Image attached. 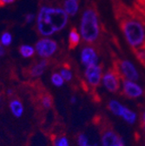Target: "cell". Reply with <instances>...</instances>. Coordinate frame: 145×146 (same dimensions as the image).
I'll list each match as a JSON object with an SVG mask.
<instances>
[{
    "instance_id": "3957f363",
    "label": "cell",
    "mask_w": 145,
    "mask_h": 146,
    "mask_svg": "<svg viewBox=\"0 0 145 146\" xmlns=\"http://www.w3.org/2000/svg\"><path fill=\"white\" fill-rule=\"evenodd\" d=\"M122 30L128 44L133 48H138L145 41V29L136 20H125L122 25Z\"/></svg>"
},
{
    "instance_id": "d6986e66",
    "label": "cell",
    "mask_w": 145,
    "mask_h": 146,
    "mask_svg": "<svg viewBox=\"0 0 145 146\" xmlns=\"http://www.w3.org/2000/svg\"><path fill=\"white\" fill-rule=\"evenodd\" d=\"M50 81H51V84L56 87H62L65 82L63 77L61 76V74L58 72L53 73L50 77Z\"/></svg>"
},
{
    "instance_id": "277c9868",
    "label": "cell",
    "mask_w": 145,
    "mask_h": 146,
    "mask_svg": "<svg viewBox=\"0 0 145 146\" xmlns=\"http://www.w3.org/2000/svg\"><path fill=\"white\" fill-rule=\"evenodd\" d=\"M36 54L41 59H48L55 55L58 51V44L55 39L51 38H46V36H41L35 45Z\"/></svg>"
},
{
    "instance_id": "484cf974",
    "label": "cell",
    "mask_w": 145,
    "mask_h": 146,
    "mask_svg": "<svg viewBox=\"0 0 145 146\" xmlns=\"http://www.w3.org/2000/svg\"><path fill=\"white\" fill-rule=\"evenodd\" d=\"M142 127L143 131H145V111H143L142 116Z\"/></svg>"
},
{
    "instance_id": "e0dca14e",
    "label": "cell",
    "mask_w": 145,
    "mask_h": 146,
    "mask_svg": "<svg viewBox=\"0 0 145 146\" xmlns=\"http://www.w3.org/2000/svg\"><path fill=\"white\" fill-rule=\"evenodd\" d=\"M122 117L127 123H130V124L135 123V122L136 121V118H137L136 114L133 111H131V110L128 109L127 107L124 108V111H123V113H122Z\"/></svg>"
},
{
    "instance_id": "9c48e42d",
    "label": "cell",
    "mask_w": 145,
    "mask_h": 146,
    "mask_svg": "<svg viewBox=\"0 0 145 146\" xmlns=\"http://www.w3.org/2000/svg\"><path fill=\"white\" fill-rule=\"evenodd\" d=\"M80 58L82 64L85 67L97 64V61H98V57L95 49L90 45H86L82 49Z\"/></svg>"
},
{
    "instance_id": "7a4b0ae2",
    "label": "cell",
    "mask_w": 145,
    "mask_h": 146,
    "mask_svg": "<svg viewBox=\"0 0 145 146\" xmlns=\"http://www.w3.org/2000/svg\"><path fill=\"white\" fill-rule=\"evenodd\" d=\"M79 32L83 40L88 44L95 43L100 36V24L97 11L93 7H87L83 11Z\"/></svg>"
},
{
    "instance_id": "f546056e",
    "label": "cell",
    "mask_w": 145,
    "mask_h": 146,
    "mask_svg": "<svg viewBox=\"0 0 145 146\" xmlns=\"http://www.w3.org/2000/svg\"><path fill=\"white\" fill-rule=\"evenodd\" d=\"M76 102H77V98H76L75 97H72L71 99H70V103H71V104H75Z\"/></svg>"
},
{
    "instance_id": "4fadbf2b",
    "label": "cell",
    "mask_w": 145,
    "mask_h": 146,
    "mask_svg": "<svg viewBox=\"0 0 145 146\" xmlns=\"http://www.w3.org/2000/svg\"><path fill=\"white\" fill-rule=\"evenodd\" d=\"M9 107H10V111L11 114L17 118H20L24 112V104L19 99H17V98L11 99L10 101Z\"/></svg>"
},
{
    "instance_id": "4316f807",
    "label": "cell",
    "mask_w": 145,
    "mask_h": 146,
    "mask_svg": "<svg viewBox=\"0 0 145 146\" xmlns=\"http://www.w3.org/2000/svg\"><path fill=\"white\" fill-rule=\"evenodd\" d=\"M6 53V50H5V47L4 46H0V57H4Z\"/></svg>"
},
{
    "instance_id": "603a6c76",
    "label": "cell",
    "mask_w": 145,
    "mask_h": 146,
    "mask_svg": "<svg viewBox=\"0 0 145 146\" xmlns=\"http://www.w3.org/2000/svg\"><path fill=\"white\" fill-rule=\"evenodd\" d=\"M36 17H37V14H34V13H27L24 16V22L28 25L32 24L34 22H36Z\"/></svg>"
},
{
    "instance_id": "d6a6232c",
    "label": "cell",
    "mask_w": 145,
    "mask_h": 146,
    "mask_svg": "<svg viewBox=\"0 0 145 146\" xmlns=\"http://www.w3.org/2000/svg\"><path fill=\"white\" fill-rule=\"evenodd\" d=\"M0 46H1V44H0Z\"/></svg>"
},
{
    "instance_id": "1f68e13d",
    "label": "cell",
    "mask_w": 145,
    "mask_h": 146,
    "mask_svg": "<svg viewBox=\"0 0 145 146\" xmlns=\"http://www.w3.org/2000/svg\"><path fill=\"white\" fill-rule=\"evenodd\" d=\"M85 146H91V145H88V144H87V145H85Z\"/></svg>"
},
{
    "instance_id": "44dd1931",
    "label": "cell",
    "mask_w": 145,
    "mask_h": 146,
    "mask_svg": "<svg viewBox=\"0 0 145 146\" xmlns=\"http://www.w3.org/2000/svg\"><path fill=\"white\" fill-rule=\"evenodd\" d=\"M60 74L61 76L63 77V78L64 79V81L66 82H69V81H71L72 78H73V75H72V72L70 71V69L68 68H62L60 70Z\"/></svg>"
},
{
    "instance_id": "83f0119b",
    "label": "cell",
    "mask_w": 145,
    "mask_h": 146,
    "mask_svg": "<svg viewBox=\"0 0 145 146\" xmlns=\"http://www.w3.org/2000/svg\"><path fill=\"white\" fill-rule=\"evenodd\" d=\"M114 146H124V143H123V141H122V139L120 137V139L118 140V142L114 145Z\"/></svg>"
},
{
    "instance_id": "5b68a950",
    "label": "cell",
    "mask_w": 145,
    "mask_h": 146,
    "mask_svg": "<svg viewBox=\"0 0 145 146\" xmlns=\"http://www.w3.org/2000/svg\"><path fill=\"white\" fill-rule=\"evenodd\" d=\"M102 82L106 90L115 93L120 89V74L117 70H110L103 75Z\"/></svg>"
},
{
    "instance_id": "d4e9b609",
    "label": "cell",
    "mask_w": 145,
    "mask_h": 146,
    "mask_svg": "<svg viewBox=\"0 0 145 146\" xmlns=\"http://www.w3.org/2000/svg\"><path fill=\"white\" fill-rule=\"evenodd\" d=\"M17 0H0V6H5L10 5L15 3Z\"/></svg>"
},
{
    "instance_id": "ba28073f",
    "label": "cell",
    "mask_w": 145,
    "mask_h": 146,
    "mask_svg": "<svg viewBox=\"0 0 145 146\" xmlns=\"http://www.w3.org/2000/svg\"><path fill=\"white\" fill-rule=\"evenodd\" d=\"M122 92L126 97H128L130 98H137L143 94V90L135 81L123 79Z\"/></svg>"
},
{
    "instance_id": "ffe728a7",
    "label": "cell",
    "mask_w": 145,
    "mask_h": 146,
    "mask_svg": "<svg viewBox=\"0 0 145 146\" xmlns=\"http://www.w3.org/2000/svg\"><path fill=\"white\" fill-rule=\"evenodd\" d=\"M41 104L42 106L45 109H50L52 106L53 104V99L51 96L50 95H44L41 98Z\"/></svg>"
},
{
    "instance_id": "cb8c5ba5",
    "label": "cell",
    "mask_w": 145,
    "mask_h": 146,
    "mask_svg": "<svg viewBox=\"0 0 145 146\" xmlns=\"http://www.w3.org/2000/svg\"><path fill=\"white\" fill-rule=\"evenodd\" d=\"M77 142H78V144L80 146H85L88 144V137L85 134L82 133L78 136V138H77Z\"/></svg>"
},
{
    "instance_id": "f1b7e54d",
    "label": "cell",
    "mask_w": 145,
    "mask_h": 146,
    "mask_svg": "<svg viewBox=\"0 0 145 146\" xmlns=\"http://www.w3.org/2000/svg\"><path fill=\"white\" fill-rule=\"evenodd\" d=\"M6 94H7V96H12L13 95V90L12 89H8L6 90Z\"/></svg>"
},
{
    "instance_id": "6da1fadb",
    "label": "cell",
    "mask_w": 145,
    "mask_h": 146,
    "mask_svg": "<svg viewBox=\"0 0 145 146\" xmlns=\"http://www.w3.org/2000/svg\"><path fill=\"white\" fill-rule=\"evenodd\" d=\"M69 21V16L63 7L42 5L36 17V30L41 36L50 38L63 31Z\"/></svg>"
},
{
    "instance_id": "2e32d148",
    "label": "cell",
    "mask_w": 145,
    "mask_h": 146,
    "mask_svg": "<svg viewBox=\"0 0 145 146\" xmlns=\"http://www.w3.org/2000/svg\"><path fill=\"white\" fill-rule=\"evenodd\" d=\"M108 107L110 109V111L116 116L122 117L123 111H124V106L117 100H111L108 104Z\"/></svg>"
},
{
    "instance_id": "8fae6325",
    "label": "cell",
    "mask_w": 145,
    "mask_h": 146,
    "mask_svg": "<svg viewBox=\"0 0 145 146\" xmlns=\"http://www.w3.org/2000/svg\"><path fill=\"white\" fill-rule=\"evenodd\" d=\"M119 139L120 137L116 134L114 131L108 129L105 130L102 135V144L103 146H114Z\"/></svg>"
},
{
    "instance_id": "7402d4cb",
    "label": "cell",
    "mask_w": 145,
    "mask_h": 146,
    "mask_svg": "<svg viewBox=\"0 0 145 146\" xmlns=\"http://www.w3.org/2000/svg\"><path fill=\"white\" fill-rule=\"evenodd\" d=\"M54 146H69L68 139L65 137H61L54 141Z\"/></svg>"
},
{
    "instance_id": "8992f818",
    "label": "cell",
    "mask_w": 145,
    "mask_h": 146,
    "mask_svg": "<svg viewBox=\"0 0 145 146\" xmlns=\"http://www.w3.org/2000/svg\"><path fill=\"white\" fill-rule=\"evenodd\" d=\"M118 69L119 70L117 71L119 72V74L123 76L125 79L130 80V81L138 80L139 73H138L136 66L130 60L123 59V60L120 61Z\"/></svg>"
},
{
    "instance_id": "9a60e30c",
    "label": "cell",
    "mask_w": 145,
    "mask_h": 146,
    "mask_svg": "<svg viewBox=\"0 0 145 146\" xmlns=\"http://www.w3.org/2000/svg\"><path fill=\"white\" fill-rule=\"evenodd\" d=\"M19 51V54L21 55V57L24 58H30L34 57V55L36 54L35 47L28 44L20 45Z\"/></svg>"
},
{
    "instance_id": "52a82bcc",
    "label": "cell",
    "mask_w": 145,
    "mask_h": 146,
    "mask_svg": "<svg viewBox=\"0 0 145 146\" xmlns=\"http://www.w3.org/2000/svg\"><path fill=\"white\" fill-rule=\"evenodd\" d=\"M84 76L88 84L92 87H97L103 78V70L98 64H94L86 67Z\"/></svg>"
},
{
    "instance_id": "7c38bea8",
    "label": "cell",
    "mask_w": 145,
    "mask_h": 146,
    "mask_svg": "<svg viewBox=\"0 0 145 146\" xmlns=\"http://www.w3.org/2000/svg\"><path fill=\"white\" fill-rule=\"evenodd\" d=\"M79 3L80 0H64L63 9L69 17H75L79 11Z\"/></svg>"
},
{
    "instance_id": "ac0fdd59",
    "label": "cell",
    "mask_w": 145,
    "mask_h": 146,
    "mask_svg": "<svg viewBox=\"0 0 145 146\" xmlns=\"http://www.w3.org/2000/svg\"><path fill=\"white\" fill-rule=\"evenodd\" d=\"M13 42V36L10 31H4L0 35V44L2 46L7 48Z\"/></svg>"
},
{
    "instance_id": "5bb4252c",
    "label": "cell",
    "mask_w": 145,
    "mask_h": 146,
    "mask_svg": "<svg viewBox=\"0 0 145 146\" xmlns=\"http://www.w3.org/2000/svg\"><path fill=\"white\" fill-rule=\"evenodd\" d=\"M81 40V35L80 32L76 29V28H72L70 31L69 33V47L70 49H74L77 47Z\"/></svg>"
},
{
    "instance_id": "4dcf8cb0",
    "label": "cell",
    "mask_w": 145,
    "mask_h": 146,
    "mask_svg": "<svg viewBox=\"0 0 145 146\" xmlns=\"http://www.w3.org/2000/svg\"><path fill=\"white\" fill-rule=\"evenodd\" d=\"M1 100H2V98H1V95H0V104H1Z\"/></svg>"
},
{
    "instance_id": "30bf717a",
    "label": "cell",
    "mask_w": 145,
    "mask_h": 146,
    "mask_svg": "<svg viewBox=\"0 0 145 146\" xmlns=\"http://www.w3.org/2000/svg\"><path fill=\"white\" fill-rule=\"evenodd\" d=\"M48 64H49V62H48L47 59H41L38 62L34 64L30 69V77H32V78H39V77H41L44 73V71H45V70H46V68L48 66Z\"/></svg>"
}]
</instances>
